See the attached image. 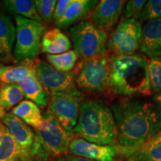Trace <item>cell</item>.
<instances>
[{"instance_id":"cell-29","label":"cell","mask_w":161,"mask_h":161,"mask_svg":"<svg viewBox=\"0 0 161 161\" xmlns=\"http://www.w3.org/2000/svg\"><path fill=\"white\" fill-rule=\"evenodd\" d=\"M146 2L145 0H130L127 2L125 5V8L123 19H132L139 21Z\"/></svg>"},{"instance_id":"cell-6","label":"cell","mask_w":161,"mask_h":161,"mask_svg":"<svg viewBox=\"0 0 161 161\" xmlns=\"http://www.w3.org/2000/svg\"><path fill=\"white\" fill-rule=\"evenodd\" d=\"M14 19L16 43L14 58L19 62L35 60L41 49V40L46 26L43 23L19 16H15Z\"/></svg>"},{"instance_id":"cell-14","label":"cell","mask_w":161,"mask_h":161,"mask_svg":"<svg viewBox=\"0 0 161 161\" xmlns=\"http://www.w3.org/2000/svg\"><path fill=\"white\" fill-rule=\"evenodd\" d=\"M140 51L151 58L161 57V19L146 22L142 27Z\"/></svg>"},{"instance_id":"cell-28","label":"cell","mask_w":161,"mask_h":161,"mask_svg":"<svg viewBox=\"0 0 161 161\" xmlns=\"http://www.w3.org/2000/svg\"><path fill=\"white\" fill-rule=\"evenodd\" d=\"M35 5L38 14L43 21L49 23L52 19L56 5V0H35Z\"/></svg>"},{"instance_id":"cell-5","label":"cell","mask_w":161,"mask_h":161,"mask_svg":"<svg viewBox=\"0 0 161 161\" xmlns=\"http://www.w3.org/2000/svg\"><path fill=\"white\" fill-rule=\"evenodd\" d=\"M110 58L108 53L82 59L76 66V87L87 92H102L109 86Z\"/></svg>"},{"instance_id":"cell-23","label":"cell","mask_w":161,"mask_h":161,"mask_svg":"<svg viewBox=\"0 0 161 161\" xmlns=\"http://www.w3.org/2000/svg\"><path fill=\"white\" fill-rule=\"evenodd\" d=\"M129 161H161V130L130 157Z\"/></svg>"},{"instance_id":"cell-8","label":"cell","mask_w":161,"mask_h":161,"mask_svg":"<svg viewBox=\"0 0 161 161\" xmlns=\"http://www.w3.org/2000/svg\"><path fill=\"white\" fill-rule=\"evenodd\" d=\"M142 25L135 19H122L107 43V49L114 55H132L140 49Z\"/></svg>"},{"instance_id":"cell-20","label":"cell","mask_w":161,"mask_h":161,"mask_svg":"<svg viewBox=\"0 0 161 161\" xmlns=\"http://www.w3.org/2000/svg\"><path fill=\"white\" fill-rule=\"evenodd\" d=\"M34 60L24 62L19 65H3L0 67V82L5 84H18L35 74Z\"/></svg>"},{"instance_id":"cell-22","label":"cell","mask_w":161,"mask_h":161,"mask_svg":"<svg viewBox=\"0 0 161 161\" xmlns=\"http://www.w3.org/2000/svg\"><path fill=\"white\" fill-rule=\"evenodd\" d=\"M3 8L9 13L43 23L38 14L35 2L31 0H4L2 2Z\"/></svg>"},{"instance_id":"cell-13","label":"cell","mask_w":161,"mask_h":161,"mask_svg":"<svg viewBox=\"0 0 161 161\" xmlns=\"http://www.w3.org/2000/svg\"><path fill=\"white\" fill-rule=\"evenodd\" d=\"M1 122L7 127L29 161H32L31 151L35 143V132L29 125L12 113H7Z\"/></svg>"},{"instance_id":"cell-16","label":"cell","mask_w":161,"mask_h":161,"mask_svg":"<svg viewBox=\"0 0 161 161\" xmlns=\"http://www.w3.org/2000/svg\"><path fill=\"white\" fill-rule=\"evenodd\" d=\"M16 39V27L3 7H0V60L11 62Z\"/></svg>"},{"instance_id":"cell-3","label":"cell","mask_w":161,"mask_h":161,"mask_svg":"<svg viewBox=\"0 0 161 161\" xmlns=\"http://www.w3.org/2000/svg\"><path fill=\"white\" fill-rule=\"evenodd\" d=\"M73 133L78 137L93 143H116L117 130L112 110L98 101H82Z\"/></svg>"},{"instance_id":"cell-21","label":"cell","mask_w":161,"mask_h":161,"mask_svg":"<svg viewBox=\"0 0 161 161\" xmlns=\"http://www.w3.org/2000/svg\"><path fill=\"white\" fill-rule=\"evenodd\" d=\"M11 113L35 130L43 124V116L41 110L37 104L30 100L22 101L12 109Z\"/></svg>"},{"instance_id":"cell-25","label":"cell","mask_w":161,"mask_h":161,"mask_svg":"<svg viewBox=\"0 0 161 161\" xmlns=\"http://www.w3.org/2000/svg\"><path fill=\"white\" fill-rule=\"evenodd\" d=\"M79 55L75 50H69L58 55H46V59L58 71L69 72L73 70Z\"/></svg>"},{"instance_id":"cell-12","label":"cell","mask_w":161,"mask_h":161,"mask_svg":"<svg viewBox=\"0 0 161 161\" xmlns=\"http://www.w3.org/2000/svg\"><path fill=\"white\" fill-rule=\"evenodd\" d=\"M125 5L122 0H101L90 14V22L108 34L118 22Z\"/></svg>"},{"instance_id":"cell-34","label":"cell","mask_w":161,"mask_h":161,"mask_svg":"<svg viewBox=\"0 0 161 161\" xmlns=\"http://www.w3.org/2000/svg\"><path fill=\"white\" fill-rule=\"evenodd\" d=\"M52 161H65V158H64V157H60V158L54 159V160Z\"/></svg>"},{"instance_id":"cell-24","label":"cell","mask_w":161,"mask_h":161,"mask_svg":"<svg viewBox=\"0 0 161 161\" xmlns=\"http://www.w3.org/2000/svg\"><path fill=\"white\" fill-rule=\"evenodd\" d=\"M24 94L17 84H3L0 86V106L8 111L19 104Z\"/></svg>"},{"instance_id":"cell-27","label":"cell","mask_w":161,"mask_h":161,"mask_svg":"<svg viewBox=\"0 0 161 161\" xmlns=\"http://www.w3.org/2000/svg\"><path fill=\"white\" fill-rule=\"evenodd\" d=\"M161 19V0H149L145 5L140 18V23Z\"/></svg>"},{"instance_id":"cell-7","label":"cell","mask_w":161,"mask_h":161,"mask_svg":"<svg viewBox=\"0 0 161 161\" xmlns=\"http://www.w3.org/2000/svg\"><path fill=\"white\" fill-rule=\"evenodd\" d=\"M74 50L83 59L107 53L108 35L90 21L83 20L69 31Z\"/></svg>"},{"instance_id":"cell-1","label":"cell","mask_w":161,"mask_h":161,"mask_svg":"<svg viewBox=\"0 0 161 161\" xmlns=\"http://www.w3.org/2000/svg\"><path fill=\"white\" fill-rule=\"evenodd\" d=\"M119 154L129 158L161 130V109L150 101L122 98L113 102Z\"/></svg>"},{"instance_id":"cell-31","label":"cell","mask_w":161,"mask_h":161,"mask_svg":"<svg viewBox=\"0 0 161 161\" xmlns=\"http://www.w3.org/2000/svg\"><path fill=\"white\" fill-rule=\"evenodd\" d=\"M64 158H65V161H94L89 159L71 155V154H66V156H64Z\"/></svg>"},{"instance_id":"cell-26","label":"cell","mask_w":161,"mask_h":161,"mask_svg":"<svg viewBox=\"0 0 161 161\" xmlns=\"http://www.w3.org/2000/svg\"><path fill=\"white\" fill-rule=\"evenodd\" d=\"M148 71L151 90L161 94V57L152 58L148 60Z\"/></svg>"},{"instance_id":"cell-19","label":"cell","mask_w":161,"mask_h":161,"mask_svg":"<svg viewBox=\"0 0 161 161\" xmlns=\"http://www.w3.org/2000/svg\"><path fill=\"white\" fill-rule=\"evenodd\" d=\"M0 161H29L8 128L0 121Z\"/></svg>"},{"instance_id":"cell-11","label":"cell","mask_w":161,"mask_h":161,"mask_svg":"<svg viewBox=\"0 0 161 161\" xmlns=\"http://www.w3.org/2000/svg\"><path fill=\"white\" fill-rule=\"evenodd\" d=\"M71 155L94 161H115L119 154L114 145H99L88 142L84 139L73 136L69 146Z\"/></svg>"},{"instance_id":"cell-18","label":"cell","mask_w":161,"mask_h":161,"mask_svg":"<svg viewBox=\"0 0 161 161\" xmlns=\"http://www.w3.org/2000/svg\"><path fill=\"white\" fill-rule=\"evenodd\" d=\"M69 38L58 28L46 31L41 40V51L47 55H58L69 51L72 48Z\"/></svg>"},{"instance_id":"cell-35","label":"cell","mask_w":161,"mask_h":161,"mask_svg":"<svg viewBox=\"0 0 161 161\" xmlns=\"http://www.w3.org/2000/svg\"><path fill=\"white\" fill-rule=\"evenodd\" d=\"M3 66V64H2L1 63H0V67H1V66Z\"/></svg>"},{"instance_id":"cell-2","label":"cell","mask_w":161,"mask_h":161,"mask_svg":"<svg viewBox=\"0 0 161 161\" xmlns=\"http://www.w3.org/2000/svg\"><path fill=\"white\" fill-rule=\"evenodd\" d=\"M148 60L142 54L110 55L108 86L110 91L124 97L149 95L152 90Z\"/></svg>"},{"instance_id":"cell-9","label":"cell","mask_w":161,"mask_h":161,"mask_svg":"<svg viewBox=\"0 0 161 161\" xmlns=\"http://www.w3.org/2000/svg\"><path fill=\"white\" fill-rule=\"evenodd\" d=\"M81 98L78 90L72 92H52L47 111L64 129L73 132L78 122Z\"/></svg>"},{"instance_id":"cell-32","label":"cell","mask_w":161,"mask_h":161,"mask_svg":"<svg viewBox=\"0 0 161 161\" xmlns=\"http://www.w3.org/2000/svg\"><path fill=\"white\" fill-rule=\"evenodd\" d=\"M6 114H7V111L4 109L3 107L0 106V121L6 115Z\"/></svg>"},{"instance_id":"cell-33","label":"cell","mask_w":161,"mask_h":161,"mask_svg":"<svg viewBox=\"0 0 161 161\" xmlns=\"http://www.w3.org/2000/svg\"><path fill=\"white\" fill-rule=\"evenodd\" d=\"M154 98V101H155L158 104L159 107L161 108V94H158V95H157Z\"/></svg>"},{"instance_id":"cell-15","label":"cell","mask_w":161,"mask_h":161,"mask_svg":"<svg viewBox=\"0 0 161 161\" xmlns=\"http://www.w3.org/2000/svg\"><path fill=\"white\" fill-rule=\"evenodd\" d=\"M97 3L96 0H72L63 17L55 23L56 25L59 29H65L83 21L90 17Z\"/></svg>"},{"instance_id":"cell-30","label":"cell","mask_w":161,"mask_h":161,"mask_svg":"<svg viewBox=\"0 0 161 161\" xmlns=\"http://www.w3.org/2000/svg\"><path fill=\"white\" fill-rule=\"evenodd\" d=\"M72 0H58V1H57L53 16H52V19H53L55 23L59 21L60 18L63 17V15L65 14L66 9L68 8Z\"/></svg>"},{"instance_id":"cell-17","label":"cell","mask_w":161,"mask_h":161,"mask_svg":"<svg viewBox=\"0 0 161 161\" xmlns=\"http://www.w3.org/2000/svg\"><path fill=\"white\" fill-rule=\"evenodd\" d=\"M17 84L28 100L33 102L41 108H45L49 105L50 93L42 85L35 73Z\"/></svg>"},{"instance_id":"cell-10","label":"cell","mask_w":161,"mask_h":161,"mask_svg":"<svg viewBox=\"0 0 161 161\" xmlns=\"http://www.w3.org/2000/svg\"><path fill=\"white\" fill-rule=\"evenodd\" d=\"M35 75L44 87L52 92H72L76 91L75 72L58 71L48 62L38 59L34 60Z\"/></svg>"},{"instance_id":"cell-4","label":"cell","mask_w":161,"mask_h":161,"mask_svg":"<svg viewBox=\"0 0 161 161\" xmlns=\"http://www.w3.org/2000/svg\"><path fill=\"white\" fill-rule=\"evenodd\" d=\"M41 126L35 130L32 161H52L69 153L73 132L66 130L49 111L43 114Z\"/></svg>"}]
</instances>
